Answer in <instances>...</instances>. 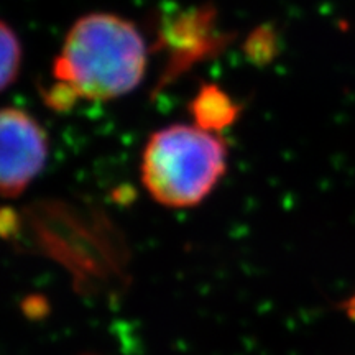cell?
I'll list each match as a JSON object with an SVG mask.
<instances>
[{"label":"cell","instance_id":"obj_2","mask_svg":"<svg viewBox=\"0 0 355 355\" xmlns=\"http://www.w3.org/2000/svg\"><path fill=\"white\" fill-rule=\"evenodd\" d=\"M227 168L219 133L175 123L150 135L141 155V183L162 206L183 209L202 202Z\"/></svg>","mask_w":355,"mask_h":355},{"label":"cell","instance_id":"obj_6","mask_svg":"<svg viewBox=\"0 0 355 355\" xmlns=\"http://www.w3.org/2000/svg\"><path fill=\"white\" fill-rule=\"evenodd\" d=\"M0 84L7 91L19 78L21 68V43L7 21L0 25Z\"/></svg>","mask_w":355,"mask_h":355},{"label":"cell","instance_id":"obj_5","mask_svg":"<svg viewBox=\"0 0 355 355\" xmlns=\"http://www.w3.org/2000/svg\"><path fill=\"white\" fill-rule=\"evenodd\" d=\"M188 109L194 125L214 133L232 125L241 114V105L217 84H202Z\"/></svg>","mask_w":355,"mask_h":355},{"label":"cell","instance_id":"obj_3","mask_svg":"<svg viewBox=\"0 0 355 355\" xmlns=\"http://www.w3.org/2000/svg\"><path fill=\"white\" fill-rule=\"evenodd\" d=\"M50 140L32 114L3 107L0 114V189L3 198L20 196L43 170Z\"/></svg>","mask_w":355,"mask_h":355},{"label":"cell","instance_id":"obj_4","mask_svg":"<svg viewBox=\"0 0 355 355\" xmlns=\"http://www.w3.org/2000/svg\"><path fill=\"white\" fill-rule=\"evenodd\" d=\"M212 20L214 12L211 8H202L184 13L165 30L163 42L170 46V50L173 48L176 51L170 61V74L189 68L193 61L209 55L216 44L222 43V38L214 33Z\"/></svg>","mask_w":355,"mask_h":355},{"label":"cell","instance_id":"obj_1","mask_svg":"<svg viewBox=\"0 0 355 355\" xmlns=\"http://www.w3.org/2000/svg\"><path fill=\"white\" fill-rule=\"evenodd\" d=\"M146 69V43L135 24L87 13L71 25L53 61V78L79 101H112L135 91Z\"/></svg>","mask_w":355,"mask_h":355},{"label":"cell","instance_id":"obj_8","mask_svg":"<svg viewBox=\"0 0 355 355\" xmlns=\"http://www.w3.org/2000/svg\"><path fill=\"white\" fill-rule=\"evenodd\" d=\"M0 230H2L3 239L17 237L21 230L20 217L12 209H8V207H6V209L2 211V216H0Z\"/></svg>","mask_w":355,"mask_h":355},{"label":"cell","instance_id":"obj_9","mask_svg":"<svg viewBox=\"0 0 355 355\" xmlns=\"http://www.w3.org/2000/svg\"><path fill=\"white\" fill-rule=\"evenodd\" d=\"M44 311H46V303H44L42 298H38V296H35V298H28L25 301V313L28 314V316L38 318L42 316Z\"/></svg>","mask_w":355,"mask_h":355},{"label":"cell","instance_id":"obj_7","mask_svg":"<svg viewBox=\"0 0 355 355\" xmlns=\"http://www.w3.org/2000/svg\"><path fill=\"white\" fill-rule=\"evenodd\" d=\"M247 56L255 63H266L272 60L275 51H277V43H275V33L270 28H259L250 35L245 43Z\"/></svg>","mask_w":355,"mask_h":355}]
</instances>
